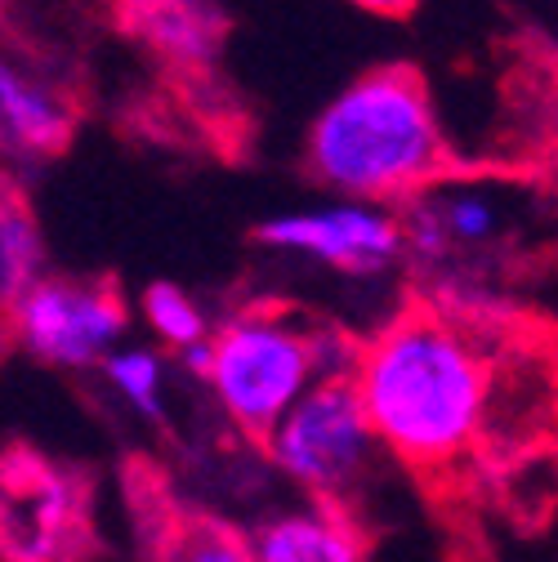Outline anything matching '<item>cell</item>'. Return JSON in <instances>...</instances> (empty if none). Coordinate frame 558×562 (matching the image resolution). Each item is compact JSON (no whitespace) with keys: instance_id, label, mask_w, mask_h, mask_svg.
I'll list each match as a JSON object with an SVG mask.
<instances>
[{"instance_id":"cell-12","label":"cell","mask_w":558,"mask_h":562,"mask_svg":"<svg viewBox=\"0 0 558 562\" xmlns=\"http://www.w3.org/2000/svg\"><path fill=\"white\" fill-rule=\"evenodd\" d=\"M45 277V237L27 201L5 183L0 196V300L14 304L32 281Z\"/></svg>"},{"instance_id":"cell-11","label":"cell","mask_w":558,"mask_h":562,"mask_svg":"<svg viewBox=\"0 0 558 562\" xmlns=\"http://www.w3.org/2000/svg\"><path fill=\"white\" fill-rule=\"evenodd\" d=\"M125 27L179 67H211L224 36L211 0H130Z\"/></svg>"},{"instance_id":"cell-1","label":"cell","mask_w":558,"mask_h":562,"mask_svg":"<svg viewBox=\"0 0 558 562\" xmlns=\"http://www.w3.org/2000/svg\"><path fill=\"white\" fill-rule=\"evenodd\" d=\"M354 389L384 451L421 473L456 469L492 415V367L478 335L411 308L362 339Z\"/></svg>"},{"instance_id":"cell-9","label":"cell","mask_w":558,"mask_h":562,"mask_svg":"<svg viewBox=\"0 0 558 562\" xmlns=\"http://www.w3.org/2000/svg\"><path fill=\"white\" fill-rule=\"evenodd\" d=\"M246 536L259 562H371L358 518L309 496L268 509Z\"/></svg>"},{"instance_id":"cell-6","label":"cell","mask_w":558,"mask_h":562,"mask_svg":"<svg viewBox=\"0 0 558 562\" xmlns=\"http://www.w3.org/2000/svg\"><path fill=\"white\" fill-rule=\"evenodd\" d=\"M0 544L10 562H81L90 553V482L32 451L5 460Z\"/></svg>"},{"instance_id":"cell-7","label":"cell","mask_w":558,"mask_h":562,"mask_svg":"<svg viewBox=\"0 0 558 562\" xmlns=\"http://www.w3.org/2000/svg\"><path fill=\"white\" fill-rule=\"evenodd\" d=\"M255 241L339 277H384L406 259L402 215L371 201H326L317 210H282L255 228Z\"/></svg>"},{"instance_id":"cell-3","label":"cell","mask_w":558,"mask_h":562,"mask_svg":"<svg viewBox=\"0 0 558 562\" xmlns=\"http://www.w3.org/2000/svg\"><path fill=\"white\" fill-rule=\"evenodd\" d=\"M201 384L242 438L264 442L287 411L322 384L317 322L272 304L228 313L211 335V371Z\"/></svg>"},{"instance_id":"cell-15","label":"cell","mask_w":558,"mask_h":562,"mask_svg":"<svg viewBox=\"0 0 558 562\" xmlns=\"http://www.w3.org/2000/svg\"><path fill=\"white\" fill-rule=\"evenodd\" d=\"M161 562H259V558L246 531L215 522V518H188L166 540Z\"/></svg>"},{"instance_id":"cell-16","label":"cell","mask_w":558,"mask_h":562,"mask_svg":"<svg viewBox=\"0 0 558 562\" xmlns=\"http://www.w3.org/2000/svg\"><path fill=\"white\" fill-rule=\"evenodd\" d=\"M348 5H358V10H367L376 19H406V14H415L421 0H348Z\"/></svg>"},{"instance_id":"cell-2","label":"cell","mask_w":558,"mask_h":562,"mask_svg":"<svg viewBox=\"0 0 558 562\" xmlns=\"http://www.w3.org/2000/svg\"><path fill=\"white\" fill-rule=\"evenodd\" d=\"M309 175L371 205H406L447 179L451 148L438 108L411 67H376L348 81L304 134Z\"/></svg>"},{"instance_id":"cell-14","label":"cell","mask_w":558,"mask_h":562,"mask_svg":"<svg viewBox=\"0 0 558 562\" xmlns=\"http://www.w3.org/2000/svg\"><path fill=\"white\" fill-rule=\"evenodd\" d=\"M138 317H144V326L153 330V339L161 348H170L175 358L215 335L211 308H205L192 291L175 286V281H153V286L138 295Z\"/></svg>"},{"instance_id":"cell-4","label":"cell","mask_w":558,"mask_h":562,"mask_svg":"<svg viewBox=\"0 0 558 562\" xmlns=\"http://www.w3.org/2000/svg\"><path fill=\"white\" fill-rule=\"evenodd\" d=\"M264 456L272 473L291 482L300 496L348 509V501L380 473L389 451L354 380H322L264 438Z\"/></svg>"},{"instance_id":"cell-13","label":"cell","mask_w":558,"mask_h":562,"mask_svg":"<svg viewBox=\"0 0 558 562\" xmlns=\"http://www.w3.org/2000/svg\"><path fill=\"white\" fill-rule=\"evenodd\" d=\"M103 384L116 393L125 411H134L148 425H166V358L148 344H121L116 353L99 367Z\"/></svg>"},{"instance_id":"cell-10","label":"cell","mask_w":558,"mask_h":562,"mask_svg":"<svg viewBox=\"0 0 558 562\" xmlns=\"http://www.w3.org/2000/svg\"><path fill=\"white\" fill-rule=\"evenodd\" d=\"M77 112L58 86L23 72L19 63L0 67V144L10 161H49L72 144Z\"/></svg>"},{"instance_id":"cell-8","label":"cell","mask_w":558,"mask_h":562,"mask_svg":"<svg viewBox=\"0 0 558 562\" xmlns=\"http://www.w3.org/2000/svg\"><path fill=\"white\" fill-rule=\"evenodd\" d=\"M402 228L406 259H415V268H482L487 255L505 241L510 215L492 188L443 179L415 201H406Z\"/></svg>"},{"instance_id":"cell-5","label":"cell","mask_w":558,"mask_h":562,"mask_svg":"<svg viewBox=\"0 0 558 562\" xmlns=\"http://www.w3.org/2000/svg\"><path fill=\"white\" fill-rule=\"evenodd\" d=\"M5 326L19 353L49 371H99L125 344L130 308L108 281L45 272L5 304Z\"/></svg>"}]
</instances>
